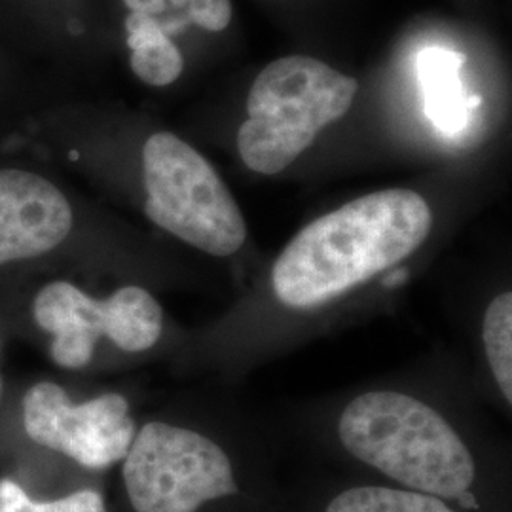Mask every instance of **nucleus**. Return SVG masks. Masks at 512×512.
<instances>
[{
    "label": "nucleus",
    "instance_id": "4468645a",
    "mask_svg": "<svg viewBox=\"0 0 512 512\" xmlns=\"http://www.w3.org/2000/svg\"><path fill=\"white\" fill-rule=\"evenodd\" d=\"M190 19L205 31L219 33L232 21L230 0H188Z\"/></svg>",
    "mask_w": 512,
    "mask_h": 512
},
{
    "label": "nucleus",
    "instance_id": "423d86ee",
    "mask_svg": "<svg viewBox=\"0 0 512 512\" xmlns=\"http://www.w3.org/2000/svg\"><path fill=\"white\" fill-rule=\"evenodd\" d=\"M33 317L54 336L52 359L69 370L92 361L101 336L124 351L139 353L156 346L164 329L162 306L141 287H124L97 300L69 281H52L37 294Z\"/></svg>",
    "mask_w": 512,
    "mask_h": 512
},
{
    "label": "nucleus",
    "instance_id": "1a4fd4ad",
    "mask_svg": "<svg viewBox=\"0 0 512 512\" xmlns=\"http://www.w3.org/2000/svg\"><path fill=\"white\" fill-rule=\"evenodd\" d=\"M467 57L448 48H425L418 54V80L425 95L429 120L446 133H458L467 126L471 110L482 103L480 95H467L459 71Z\"/></svg>",
    "mask_w": 512,
    "mask_h": 512
},
{
    "label": "nucleus",
    "instance_id": "2eb2a0df",
    "mask_svg": "<svg viewBox=\"0 0 512 512\" xmlns=\"http://www.w3.org/2000/svg\"><path fill=\"white\" fill-rule=\"evenodd\" d=\"M133 14L156 16L165 10V0H124Z\"/></svg>",
    "mask_w": 512,
    "mask_h": 512
},
{
    "label": "nucleus",
    "instance_id": "9b49d317",
    "mask_svg": "<svg viewBox=\"0 0 512 512\" xmlns=\"http://www.w3.org/2000/svg\"><path fill=\"white\" fill-rule=\"evenodd\" d=\"M325 512H456L440 497L382 486L351 488L330 501Z\"/></svg>",
    "mask_w": 512,
    "mask_h": 512
},
{
    "label": "nucleus",
    "instance_id": "39448f33",
    "mask_svg": "<svg viewBox=\"0 0 512 512\" xmlns=\"http://www.w3.org/2000/svg\"><path fill=\"white\" fill-rule=\"evenodd\" d=\"M124 482L135 512H196L207 501L238 494L234 467L215 440L162 421L135 435Z\"/></svg>",
    "mask_w": 512,
    "mask_h": 512
},
{
    "label": "nucleus",
    "instance_id": "6e6552de",
    "mask_svg": "<svg viewBox=\"0 0 512 512\" xmlns=\"http://www.w3.org/2000/svg\"><path fill=\"white\" fill-rule=\"evenodd\" d=\"M73 228V209L54 184L0 169V266L50 253Z\"/></svg>",
    "mask_w": 512,
    "mask_h": 512
},
{
    "label": "nucleus",
    "instance_id": "20e7f679",
    "mask_svg": "<svg viewBox=\"0 0 512 512\" xmlns=\"http://www.w3.org/2000/svg\"><path fill=\"white\" fill-rule=\"evenodd\" d=\"M148 219L213 256L238 253L247 224L228 186L196 148L173 133H154L143 147Z\"/></svg>",
    "mask_w": 512,
    "mask_h": 512
},
{
    "label": "nucleus",
    "instance_id": "f3484780",
    "mask_svg": "<svg viewBox=\"0 0 512 512\" xmlns=\"http://www.w3.org/2000/svg\"><path fill=\"white\" fill-rule=\"evenodd\" d=\"M0 391H2V380H0Z\"/></svg>",
    "mask_w": 512,
    "mask_h": 512
},
{
    "label": "nucleus",
    "instance_id": "f8f14e48",
    "mask_svg": "<svg viewBox=\"0 0 512 512\" xmlns=\"http://www.w3.org/2000/svg\"><path fill=\"white\" fill-rule=\"evenodd\" d=\"M486 359L507 403H512V293H501L488 304L482 323Z\"/></svg>",
    "mask_w": 512,
    "mask_h": 512
},
{
    "label": "nucleus",
    "instance_id": "f257e3e1",
    "mask_svg": "<svg viewBox=\"0 0 512 512\" xmlns=\"http://www.w3.org/2000/svg\"><path fill=\"white\" fill-rule=\"evenodd\" d=\"M431 228L433 211L414 190L361 196L289 241L272 270L275 298L294 310L330 302L416 253Z\"/></svg>",
    "mask_w": 512,
    "mask_h": 512
},
{
    "label": "nucleus",
    "instance_id": "dca6fc26",
    "mask_svg": "<svg viewBox=\"0 0 512 512\" xmlns=\"http://www.w3.org/2000/svg\"><path fill=\"white\" fill-rule=\"evenodd\" d=\"M171 4L177 6V8H181L184 4H188V0H171Z\"/></svg>",
    "mask_w": 512,
    "mask_h": 512
},
{
    "label": "nucleus",
    "instance_id": "7ed1b4c3",
    "mask_svg": "<svg viewBox=\"0 0 512 512\" xmlns=\"http://www.w3.org/2000/svg\"><path fill=\"white\" fill-rule=\"evenodd\" d=\"M357 88L355 78L310 55L275 59L247 97L238 133L243 164L260 175L281 173L351 109Z\"/></svg>",
    "mask_w": 512,
    "mask_h": 512
},
{
    "label": "nucleus",
    "instance_id": "9d476101",
    "mask_svg": "<svg viewBox=\"0 0 512 512\" xmlns=\"http://www.w3.org/2000/svg\"><path fill=\"white\" fill-rule=\"evenodd\" d=\"M131 69L150 86H167L175 82L184 69L183 55L167 38L154 16L131 14L126 19Z\"/></svg>",
    "mask_w": 512,
    "mask_h": 512
},
{
    "label": "nucleus",
    "instance_id": "ddd939ff",
    "mask_svg": "<svg viewBox=\"0 0 512 512\" xmlns=\"http://www.w3.org/2000/svg\"><path fill=\"white\" fill-rule=\"evenodd\" d=\"M0 512H107V507L101 494L93 490L54 501H35L14 480L0 478Z\"/></svg>",
    "mask_w": 512,
    "mask_h": 512
},
{
    "label": "nucleus",
    "instance_id": "f03ea898",
    "mask_svg": "<svg viewBox=\"0 0 512 512\" xmlns=\"http://www.w3.org/2000/svg\"><path fill=\"white\" fill-rule=\"evenodd\" d=\"M338 435L353 458L414 492L461 499L475 482V459L454 427L406 393L370 391L353 399Z\"/></svg>",
    "mask_w": 512,
    "mask_h": 512
},
{
    "label": "nucleus",
    "instance_id": "0eeeda50",
    "mask_svg": "<svg viewBox=\"0 0 512 512\" xmlns=\"http://www.w3.org/2000/svg\"><path fill=\"white\" fill-rule=\"evenodd\" d=\"M23 425L29 439L88 469H107L126 458L135 439V421L122 395L109 393L73 404L65 389L52 382L27 391Z\"/></svg>",
    "mask_w": 512,
    "mask_h": 512
}]
</instances>
